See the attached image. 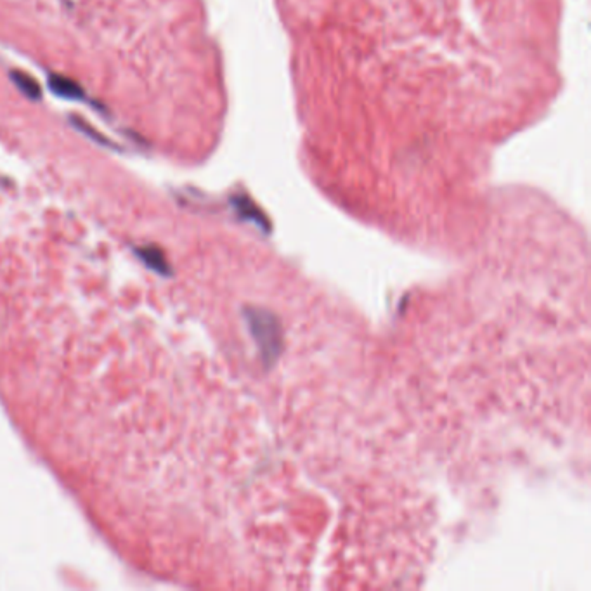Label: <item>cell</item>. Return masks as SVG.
Masks as SVG:
<instances>
[{
  "instance_id": "2",
  "label": "cell",
  "mask_w": 591,
  "mask_h": 591,
  "mask_svg": "<svg viewBox=\"0 0 591 591\" xmlns=\"http://www.w3.org/2000/svg\"><path fill=\"white\" fill-rule=\"evenodd\" d=\"M11 78H13L16 87L20 89L25 96H28L30 99H40V94H42V92H40V85L37 84L35 78H32L30 75H26V73H21V72H13L11 73Z\"/></svg>"
},
{
  "instance_id": "1",
  "label": "cell",
  "mask_w": 591,
  "mask_h": 591,
  "mask_svg": "<svg viewBox=\"0 0 591 591\" xmlns=\"http://www.w3.org/2000/svg\"><path fill=\"white\" fill-rule=\"evenodd\" d=\"M49 87L56 96H59V98L73 99V101L85 98V92L78 87V84H75V82L70 80V78H66V77L51 75Z\"/></svg>"
}]
</instances>
